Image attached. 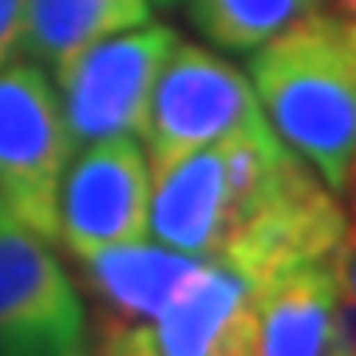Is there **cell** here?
<instances>
[{"label":"cell","instance_id":"obj_1","mask_svg":"<svg viewBox=\"0 0 356 356\" xmlns=\"http://www.w3.org/2000/svg\"><path fill=\"white\" fill-rule=\"evenodd\" d=\"M147 234L191 257H222L250 285L325 261L353 238L341 198L254 115L245 127L151 170Z\"/></svg>","mask_w":356,"mask_h":356},{"label":"cell","instance_id":"obj_2","mask_svg":"<svg viewBox=\"0 0 356 356\" xmlns=\"http://www.w3.org/2000/svg\"><path fill=\"white\" fill-rule=\"evenodd\" d=\"M266 123L337 198L356 178V24L325 8L250 51Z\"/></svg>","mask_w":356,"mask_h":356},{"label":"cell","instance_id":"obj_3","mask_svg":"<svg viewBox=\"0 0 356 356\" xmlns=\"http://www.w3.org/2000/svg\"><path fill=\"white\" fill-rule=\"evenodd\" d=\"M72 135L48 67L8 60L0 67V210L56 245V198L72 159Z\"/></svg>","mask_w":356,"mask_h":356},{"label":"cell","instance_id":"obj_4","mask_svg":"<svg viewBox=\"0 0 356 356\" xmlns=\"http://www.w3.org/2000/svg\"><path fill=\"white\" fill-rule=\"evenodd\" d=\"M254 115H261V103L242 67L206 44L175 40L154 76L139 127V147L147 154V166L154 170L178 154L234 135Z\"/></svg>","mask_w":356,"mask_h":356},{"label":"cell","instance_id":"obj_5","mask_svg":"<svg viewBox=\"0 0 356 356\" xmlns=\"http://www.w3.org/2000/svg\"><path fill=\"white\" fill-rule=\"evenodd\" d=\"M175 40L178 36L170 24L147 20V24L91 40L79 51H72L60 67H51L72 147L107 139V135L139 139L154 76L166 51L175 48Z\"/></svg>","mask_w":356,"mask_h":356},{"label":"cell","instance_id":"obj_6","mask_svg":"<svg viewBox=\"0 0 356 356\" xmlns=\"http://www.w3.org/2000/svg\"><path fill=\"white\" fill-rule=\"evenodd\" d=\"M88 309L51 242L0 210V356H79Z\"/></svg>","mask_w":356,"mask_h":356},{"label":"cell","instance_id":"obj_7","mask_svg":"<svg viewBox=\"0 0 356 356\" xmlns=\"http://www.w3.org/2000/svg\"><path fill=\"white\" fill-rule=\"evenodd\" d=\"M151 166L135 135L79 143L60 178L56 242L72 257L147 238Z\"/></svg>","mask_w":356,"mask_h":356},{"label":"cell","instance_id":"obj_8","mask_svg":"<svg viewBox=\"0 0 356 356\" xmlns=\"http://www.w3.org/2000/svg\"><path fill=\"white\" fill-rule=\"evenodd\" d=\"M353 285V238L325 261H305L254 285V356H325L332 313Z\"/></svg>","mask_w":356,"mask_h":356},{"label":"cell","instance_id":"obj_9","mask_svg":"<svg viewBox=\"0 0 356 356\" xmlns=\"http://www.w3.org/2000/svg\"><path fill=\"white\" fill-rule=\"evenodd\" d=\"M147 329L159 356H229L254 344V285L222 257H202Z\"/></svg>","mask_w":356,"mask_h":356},{"label":"cell","instance_id":"obj_10","mask_svg":"<svg viewBox=\"0 0 356 356\" xmlns=\"http://www.w3.org/2000/svg\"><path fill=\"white\" fill-rule=\"evenodd\" d=\"M76 261L83 266L88 289L107 305L115 321L151 325L170 305V297L186 285V277L198 269L202 257L178 254L147 234L139 242L107 245V250L83 254Z\"/></svg>","mask_w":356,"mask_h":356},{"label":"cell","instance_id":"obj_11","mask_svg":"<svg viewBox=\"0 0 356 356\" xmlns=\"http://www.w3.org/2000/svg\"><path fill=\"white\" fill-rule=\"evenodd\" d=\"M147 20H151L147 0H24L20 56L51 72L91 40Z\"/></svg>","mask_w":356,"mask_h":356},{"label":"cell","instance_id":"obj_12","mask_svg":"<svg viewBox=\"0 0 356 356\" xmlns=\"http://www.w3.org/2000/svg\"><path fill=\"white\" fill-rule=\"evenodd\" d=\"M317 8L321 0H186L198 36L229 56H250L257 44Z\"/></svg>","mask_w":356,"mask_h":356},{"label":"cell","instance_id":"obj_13","mask_svg":"<svg viewBox=\"0 0 356 356\" xmlns=\"http://www.w3.org/2000/svg\"><path fill=\"white\" fill-rule=\"evenodd\" d=\"M103 344L115 356H159L147 325H131V321H115V317L103 321Z\"/></svg>","mask_w":356,"mask_h":356},{"label":"cell","instance_id":"obj_14","mask_svg":"<svg viewBox=\"0 0 356 356\" xmlns=\"http://www.w3.org/2000/svg\"><path fill=\"white\" fill-rule=\"evenodd\" d=\"M24 36V0H0V67L20 56Z\"/></svg>","mask_w":356,"mask_h":356},{"label":"cell","instance_id":"obj_15","mask_svg":"<svg viewBox=\"0 0 356 356\" xmlns=\"http://www.w3.org/2000/svg\"><path fill=\"white\" fill-rule=\"evenodd\" d=\"M321 8L332 16H344V20H353L356 16V0H321Z\"/></svg>","mask_w":356,"mask_h":356},{"label":"cell","instance_id":"obj_16","mask_svg":"<svg viewBox=\"0 0 356 356\" xmlns=\"http://www.w3.org/2000/svg\"><path fill=\"white\" fill-rule=\"evenodd\" d=\"M151 4V13H175V8H182L186 0H147Z\"/></svg>","mask_w":356,"mask_h":356},{"label":"cell","instance_id":"obj_17","mask_svg":"<svg viewBox=\"0 0 356 356\" xmlns=\"http://www.w3.org/2000/svg\"><path fill=\"white\" fill-rule=\"evenodd\" d=\"M325 356H356V348H329Z\"/></svg>","mask_w":356,"mask_h":356},{"label":"cell","instance_id":"obj_18","mask_svg":"<svg viewBox=\"0 0 356 356\" xmlns=\"http://www.w3.org/2000/svg\"><path fill=\"white\" fill-rule=\"evenodd\" d=\"M229 356H254V344H245V348H238V353H229Z\"/></svg>","mask_w":356,"mask_h":356},{"label":"cell","instance_id":"obj_19","mask_svg":"<svg viewBox=\"0 0 356 356\" xmlns=\"http://www.w3.org/2000/svg\"><path fill=\"white\" fill-rule=\"evenodd\" d=\"M95 356H115V353L107 348V344H99V353H95Z\"/></svg>","mask_w":356,"mask_h":356},{"label":"cell","instance_id":"obj_20","mask_svg":"<svg viewBox=\"0 0 356 356\" xmlns=\"http://www.w3.org/2000/svg\"><path fill=\"white\" fill-rule=\"evenodd\" d=\"M79 356H88V348H83V353H79Z\"/></svg>","mask_w":356,"mask_h":356}]
</instances>
